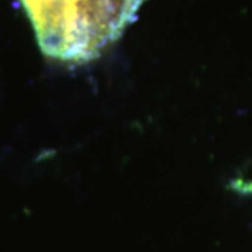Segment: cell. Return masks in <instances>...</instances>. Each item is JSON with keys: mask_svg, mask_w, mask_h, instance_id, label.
<instances>
[{"mask_svg": "<svg viewBox=\"0 0 252 252\" xmlns=\"http://www.w3.org/2000/svg\"><path fill=\"white\" fill-rule=\"evenodd\" d=\"M146 0H23L42 51L86 62L114 42Z\"/></svg>", "mask_w": 252, "mask_h": 252, "instance_id": "obj_1", "label": "cell"}]
</instances>
